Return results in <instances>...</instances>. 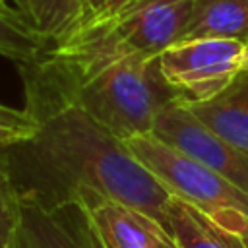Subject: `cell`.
Wrapping results in <instances>:
<instances>
[{
    "instance_id": "obj_18",
    "label": "cell",
    "mask_w": 248,
    "mask_h": 248,
    "mask_svg": "<svg viewBox=\"0 0 248 248\" xmlns=\"http://www.w3.org/2000/svg\"><path fill=\"white\" fill-rule=\"evenodd\" d=\"M0 14H6V16H19L16 12V8L10 4V0H0Z\"/></svg>"
},
{
    "instance_id": "obj_5",
    "label": "cell",
    "mask_w": 248,
    "mask_h": 248,
    "mask_svg": "<svg viewBox=\"0 0 248 248\" xmlns=\"http://www.w3.org/2000/svg\"><path fill=\"white\" fill-rule=\"evenodd\" d=\"M246 46L242 41L221 37L180 39L159 54V66L184 105L203 103L240 76Z\"/></svg>"
},
{
    "instance_id": "obj_14",
    "label": "cell",
    "mask_w": 248,
    "mask_h": 248,
    "mask_svg": "<svg viewBox=\"0 0 248 248\" xmlns=\"http://www.w3.org/2000/svg\"><path fill=\"white\" fill-rule=\"evenodd\" d=\"M21 246V196L6 151L0 149V248Z\"/></svg>"
},
{
    "instance_id": "obj_4",
    "label": "cell",
    "mask_w": 248,
    "mask_h": 248,
    "mask_svg": "<svg viewBox=\"0 0 248 248\" xmlns=\"http://www.w3.org/2000/svg\"><path fill=\"white\" fill-rule=\"evenodd\" d=\"M147 170L178 200L225 232L248 242V194L153 134L126 141Z\"/></svg>"
},
{
    "instance_id": "obj_1",
    "label": "cell",
    "mask_w": 248,
    "mask_h": 248,
    "mask_svg": "<svg viewBox=\"0 0 248 248\" xmlns=\"http://www.w3.org/2000/svg\"><path fill=\"white\" fill-rule=\"evenodd\" d=\"M19 74L23 108L37 122L29 141L4 149L19 194L45 207H60L78 192L93 190L141 211L167 231L165 213L172 194L126 141L81 108L43 58L21 64Z\"/></svg>"
},
{
    "instance_id": "obj_3",
    "label": "cell",
    "mask_w": 248,
    "mask_h": 248,
    "mask_svg": "<svg viewBox=\"0 0 248 248\" xmlns=\"http://www.w3.org/2000/svg\"><path fill=\"white\" fill-rule=\"evenodd\" d=\"M48 66L76 103L122 141L151 134L157 116L180 101L163 78L159 56L128 58L83 81H70L52 64Z\"/></svg>"
},
{
    "instance_id": "obj_7",
    "label": "cell",
    "mask_w": 248,
    "mask_h": 248,
    "mask_svg": "<svg viewBox=\"0 0 248 248\" xmlns=\"http://www.w3.org/2000/svg\"><path fill=\"white\" fill-rule=\"evenodd\" d=\"M76 203L103 248H165L172 238L151 217L99 192L81 190Z\"/></svg>"
},
{
    "instance_id": "obj_11",
    "label": "cell",
    "mask_w": 248,
    "mask_h": 248,
    "mask_svg": "<svg viewBox=\"0 0 248 248\" xmlns=\"http://www.w3.org/2000/svg\"><path fill=\"white\" fill-rule=\"evenodd\" d=\"M165 227L176 248H248L246 240L225 232L174 196L165 213Z\"/></svg>"
},
{
    "instance_id": "obj_16",
    "label": "cell",
    "mask_w": 248,
    "mask_h": 248,
    "mask_svg": "<svg viewBox=\"0 0 248 248\" xmlns=\"http://www.w3.org/2000/svg\"><path fill=\"white\" fill-rule=\"evenodd\" d=\"M149 0H83L81 4V16H79V23L74 31L85 27V25H91V23H97V21H105V19H110L118 14H124L132 8H138L141 4H145ZM72 31V33H74ZM70 33V35H72ZM66 39V37H64Z\"/></svg>"
},
{
    "instance_id": "obj_13",
    "label": "cell",
    "mask_w": 248,
    "mask_h": 248,
    "mask_svg": "<svg viewBox=\"0 0 248 248\" xmlns=\"http://www.w3.org/2000/svg\"><path fill=\"white\" fill-rule=\"evenodd\" d=\"M48 45L33 33L19 16L0 14V56L14 60L17 66L35 62Z\"/></svg>"
},
{
    "instance_id": "obj_15",
    "label": "cell",
    "mask_w": 248,
    "mask_h": 248,
    "mask_svg": "<svg viewBox=\"0 0 248 248\" xmlns=\"http://www.w3.org/2000/svg\"><path fill=\"white\" fill-rule=\"evenodd\" d=\"M37 134V122L25 108L0 103V149L29 141Z\"/></svg>"
},
{
    "instance_id": "obj_9",
    "label": "cell",
    "mask_w": 248,
    "mask_h": 248,
    "mask_svg": "<svg viewBox=\"0 0 248 248\" xmlns=\"http://www.w3.org/2000/svg\"><path fill=\"white\" fill-rule=\"evenodd\" d=\"M21 229L27 248H85L70 205L45 207L21 196Z\"/></svg>"
},
{
    "instance_id": "obj_20",
    "label": "cell",
    "mask_w": 248,
    "mask_h": 248,
    "mask_svg": "<svg viewBox=\"0 0 248 248\" xmlns=\"http://www.w3.org/2000/svg\"><path fill=\"white\" fill-rule=\"evenodd\" d=\"M19 248H27L25 242H23V229H21V246H19Z\"/></svg>"
},
{
    "instance_id": "obj_19",
    "label": "cell",
    "mask_w": 248,
    "mask_h": 248,
    "mask_svg": "<svg viewBox=\"0 0 248 248\" xmlns=\"http://www.w3.org/2000/svg\"><path fill=\"white\" fill-rule=\"evenodd\" d=\"M244 70H248V46H246V54H244Z\"/></svg>"
},
{
    "instance_id": "obj_2",
    "label": "cell",
    "mask_w": 248,
    "mask_h": 248,
    "mask_svg": "<svg viewBox=\"0 0 248 248\" xmlns=\"http://www.w3.org/2000/svg\"><path fill=\"white\" fill-rule=\"evenodd\" d=\"M194 0H149L110 19L85 25L41 58L70 81H83L101 70L140 56H159L182 39Z\"/></svg>"
},
{
    "instance_id": "obj_10",
    "label": "cell",
    "mask_w": 248,
    "mask_h": 248,
    "mask_svg": "<svg viewBox=\"0 0 248 248\" xmlns=\"http://www.w3.org/2000/svg\"><path fill=\"white\" fill-rule=\"evenodd\" d=\"M221 37L248 45V0H194L182 39Z\"/></svg>"
},
{
    "instance_id": "obj_12",
    "label": "cell",
    "mask_w": 248,
    "mask_h": 248,
    "mask_svg": "<svg viewBox=\"0 0 248 248\" xmlns=\"http://www.w3.org/2000/svg\"><path fill=\"white\" fill-rule=\"evenodd\" d=\"M25 25L48 46L68 37L79 23L83 0H12Z\"/></svg>"
},
{
    "instance_id": "obj_8",
    "label": "cell",
    "mask_w": 248,
    "mask_h": 248,
    "mask_svg": "<svg viewBox=\"0 0 248 248\" xmlns=\"http://www.w3.org/2000/svg\"><path fill=\"white\" fill-rule=\"evenodd\" d=\"M186 107L213 134L248 151V70L213 99Z\"/></svg>"
},
{
    "instance_id": "obj_17",
    "label": "cell",
    "mask_w": 248,
    "mask_h": 248,
    "mask_svg": "<svg viewBox=\"0 0 248 248\" xmlns=\"http://www.w3.org/2000/svg\"><path fill=\"white\" fill-rule=\"evenodd\" d=\"M66 205H70V209H72L74 221H76V225H78V231H79V234H81V238H83V244H85V248H103V244L99 242L97 234L93 232V229L89 227L87 219L83 217L81 209H79L76 203H66Z\"/></svg>"
},
{
    "instance_id": "obj_21",
    "label": "cell",
    "mask_w": 248,
    "mask_h": 248,
    "mask_svg": "<svg viewBox=\"0 0 248 248\" xmlns=\"http://www.w3.org/2000/svg\"><path fill=\"white\" fill-rule=\"evenodd\" d=\"M165 248H176V246H174V242H172V240H170V242H169V244H167V246H165Z\"/></svg>"
},
{
    "instance_id": "obj_6",
    "label": "cell",
    "mask_w": 248,
    "mask_h": 248,
    "mask_svg": "<svg viewBox=\"0 0 248 248\" xmlns=\"http://www.w3.org/2000/svg\"><path fill=\"white\" fill-rule=\"evenodd\" d=\"M151 134L248 194V151L205 128L182 101L169 105L157 116Z\"/></svg>"
}]
</instances>
